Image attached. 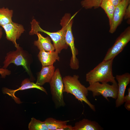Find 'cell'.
<instances>
[{"instance_id":"603a6c76","label":"cell","mask_w":130,"mask_h":130,"mask_svg":"<svg viewBox=\"0 0 130 130\" xmlns=\"http://www.w3.org/2000/svg\"><path fill=\"white\" fill-rule=\"evenodd\" d=\"M11 73V72L6 69L0 68V74L1 77L4 78L6 75H10Z\"/></svg>"},{"instance_id":"484cf974","label":"cell","mask_w":130,"mask_h":130,"mask_svg":"<svg viewBox=\"0 0 130 130\" xmlns=\"http://www.w3.org/2000/svg\"><path fill=\"white\" fill-rule=\"evenodd\" d=\"M113 4L115 6L118 4L122 0H110Z\"/></svg>"},{"instance_id":"4fadbf2b","label":"cell","mask_w":130,"mask_h":130,"mask_svg":"<svg viewBox=\"0 0 130 130\" xmlns=\"http://www.w3.org/2000/svg\"><path fill=\"white\" fill-rule=\"evenodd\" d=\"M55 67L53 65L42 66L40 71L38 73L36 84L40 86L45 83H49L54 74Z\"/></svg>"},{"instance_id":"d4e9b609","label":"cell","mask_w":130,"mask_h":130,"mask_svg":"<svg viewBox=\"0 0 130 130\" xmlns=\"http://www.w3.org/2000/svg\"><path fill=\"white\" fill-rule=\"evenodd\" d=\"M59 130H73V127L71 125H66L63 128Z\"/></svg>"},{"instance_id":"ffe728a7","label":"cell","mask_w":130,"mask_h":130,"mask_svg":"<svg viewBox=\"0 0 130 130\" xmlns=\"http://www.w3.org/2000/svg\"><path fill=\"white\" fill-rule=\"evenodd\" d=\"M29 130H49L46 123L34 117H32L28 124Z\"/></svg>"},{"instance_id":"8fae6325","label":"cell","mask_w":130,"mask_h":130,"mask_svg":"<svg viewBox=\"0 0 130 130\" xmlns=\"http://www.w3.org/2000/svg\"><path fill=\"white\" fill-rule=\"evenodd\" d=\"M116 78L117 81L118 87L116 106L118 107L124 102V93L126 87L130 82V74L127 72L121 75H117Z\"/></svg>"},{"instance_id":"83f0119b","label":"cell","mask_w":130,"mask_h":130,"mask_svg":"<svg viewBox=\"0 0 130 130\" xmlns=\"http://www.w3.org/2000/svg\"><path fill=\"white\" fill-rule=\"evenodd\" d=\"M3 35L2 28L0 27V39H1Z\"/></svg>"},{"instance_id":"ac0fdd59","label":"cell","mask_w":130,"mask_h":130,"mask_svg":"<svg viewBox=\"0 0 130 130\" xmlns=\"http://www.w3.org/2000/svg\"><path fill=\"white\" fill-rule=\"evenodd\" d=\"M100 7L104 11L108 18L110 26L111 24L115 6L110 0H102Z\"/></svg>"},{"instance_id":"6da1fadb","label":"cell","mask_w":130,"mask_h":130,"mask_svg":"<svg viewBox=\"0 0 130 130\" xmlns=\"http://www.w3.org/2000/svg\"><path fill=\"white\" fill-rule=\"evenodd\" d=\"M114 58L103 60L93 69L86 73V81L89 85L96 82L102 83L116 82L113 75L112 65Z\"/></svg>"},{"instance_id":"7402d4cb","label":"cell","mask_w":130,"mask_h":130,"mask_svg":"<svg viewBox=\"0 0 130 130\" xmlns=\"http://www.w3.org/2000/svg\"><path fill=\"white\" fill-rule=\"evenodd\" d=\"M124 18L125 20H127V23L129 24H130V3L128 5L125 10Z\"/></svg>"},{"instance_id":"4316f807","label":"cell","mask_w":130,"mask_h":130,"mask_svg":"<svg viewBox=\"0 0 130 130\" xmlns=\"http://www.w3.org/2000/svg\"><path fill=\"white\" fill-rule=\"evenodd\" d=\"M124 106L126 109L130 111V104L125 103Z\"/></svg>"},{"instance_id":"7c38bea8","label":"cell","mask_w":130,"mask_h":130,"mask_svg":"<svg viewBox=\"0 0 130 130\" xmlns=\"http://www.w3.org/2000/svg\"><path fill=\"white\" fill-rule=\"evenodd\" d=\"M35 88L39 89L43 91L47 94L46 90L43 87L37 85L36 83L31 82L28 78H26L22 82L21 86L18 89L12 90L5 88L3 89V92L11 97L17 103L20 104L21 101L19 98L15 96L16 92L19 90H23L26 89Z\"/></svg>"},{"instance_id":"44dd1931","label":"cell","mask_w":130,"mask_h":130,"mask_svg":"<svg viewBox=\"0 0 130 130\" xmlns=\"http://www.w3.org/2000/svg\"><path fill=\"white\" fill-rule=\"evenodd\" d=\"M102 0H83L81 4L83 7L86 9L93 8L97 9L99 7Z\"/></svg>"},{"instance_id":"52a82bcc","label":"cell","mask_w":130,"mask_h":130,"mask_svg":"<svg viewBox=\"0 0 130 130\" xmlns=\"http://www.w3.org/2000/svg\"><path fill=\"white\" fill-rule=\"evenodd\" d=\"M88 91L92 92L93 96L102 95L107 100L108 97H111L116 99L117 95L118 87L116 82L110 85L107 83L101 84L98 82L89 85L87 87Z\"/></svg>"},{"instance_id":"e0dca14e","label":"cell","mask_w":130,"mask_h":130,"mask_svg":"<svg viewBox=\"0 0 130 130\" xmlns=\"http://www.w3.org/2000/svg\"><path fill=\"white\" fill-rule=\"evenodd\" d=\"M44 121L49 130H59L65 126L69 121L58 120L52 117H49Z\"/></svg>"},{"instance_id":"9a60e30c","label":"cell","mask_w":130,"mask_h":130,"mask_svg":"<svg viewBox=\"0 0 130 130\" xmlns=\"http://www.w3.org/2000/svg\"><path fill=\"white\" fill-rule=\"evenodd\" d=\"M73 130H101L103 128L97 122L84 118L76 123Z\"/></svg>"},{"instance_id":"d6986e66","label":"cell","mask_w":130,"mask_h":130,"mask_svg":"<svg viewBox=\"0 0 130 130\" xmlns=\"http://www.w3.org/2000/svg\"><path fill=\"white\" fill-rule=\"evenodd\" d=\"M13 10L4 7L0 8V26H2L13 22Z\"/></svg>"},{"instance_id":"5bb4252c","label":"cell","mask_w":130,"mask_h":130,"mask_svg":"<svg viewBox=\"0 0 130 130\" xmlns=\"http://www.w3.org/2000/svg\"><path fill=\"white\" fill-rule=\"evenodd\" d=\"M58 54L55 51L46 52L40 50L38 56L42 66H46L53 65L57 60L59 61Z\"/></svg>"},{"instance_id":"9c48e42d","label":"cell","mask_w":130,"mask_h":130,"mask_svg":"<svg viewBox=\"0 0 130 130\" xmlns=\"http://www.w3.org/2000/svg\"><path fill=\"white\" fill-rule=\"evenodd\" d=\"M130 3V0H122L115 6L113 14L112 20L110 26L109 32L113 33L121 23L124 18L125 10Z\"/></svg>"},{"instance_id":"2e32d148","label":"cell","mask_w":130,"mask_h":130,"mask_svg":"<svg viewBox=\"0 0 130 130\" xmlns=\"http://www.w3.org/2000/svg\"><path fill=\"white\" fill-rule=\"evenodd\" d=\"M36 34L38 36V39L34 41V44L39 50L46 52L54 51V46L51 42L50 37L48 36L44 37L39 32H37Z\"/></svg>"},{"instance_id":"277c9868","label":"cell","mask_w":130,"mask_h":130,"mask_svg":"<svg viewBox=\"0 0 130 130\" xmlns=\"http://www.w3.org/2000/svg\"><path fill=\"white\" fill-rule=\"evenodd\" d=\"M78 12L76 13L72 16L69 13H66L61 20L60 23L64 29L65 42L70 47L72 53L70 65L74 67L78 66L79 63L78 60L76 57V56L78 54V51L75 46L72 27L73 18Z\"/></svg>"},{"instance_id":"7a4b0ae2","label":"cell","mask_w":130,"mask_h":130,"mask_svg":"<svg viewBox=\"0 0 130 130\" xmlns=\"http://www.w3.org/2000/svg\"><path fill=\"white\" fill-rule=\"evenodd\" d=\"M79 78V76L77 75L64 77L62 78L64 86V92L73 95L79 101L84 102L92 110L95 111L94 105L90 103L87 98L88 91L87 88L81 83L78 80Z\"/></svg>"},{"instance_id":"30bf717a","label":"cell","mask_w":130,"mask_h":130,"mask_svg":"<svg viewBox=\"0 0 130 130\" xmlns=\"http://www.w3.org/2000/svg\"><path fill=\"white\" fill-rule=\"evenodd\" d=\"M5 31L6 39L11 42L15 47L18 44L16 40L18 39L24 32V28L22 25L13 22L2 26Z\"/></svg>"},{"instance_id":"3957f363","label":"cell","mask_w":130,"mask_h":130,"mask_svg":"<svg viewBox=\"0 0 130 130\" xmlns=\"http://www.w3.org/2000/svg\"><path fill=\"white\" fill-rule=\"evenodd\" d=\"M15 47L16 50L10 51L6 53L2 68L6 69L11 63L17 66H22L32 79L34 80L30 68L32 59L30 54L20 46L19 44Z\"/></svg>"},{"instance_id":"ba28073f","label":"cell","mask_w":130,"mask_h":130,"mask_svg":"<svg viewBox=\"0 0 130 130\" xmlns=\"http://www.w3.org/2000/svg\"><path fill=\"white\" fill-rule=\"evenodd\" d=\"M130 41V26L127 27L116 39L113 46L108 50L103 60L115 57L121 52Z\"/></svg>"},{"instance_id":"5b68a950","label":"cell","mask_w":130,"mask_h":130,"mask_svg":"<svg viewBox=\"0 0 130 130\" xmlns=\"http://www.w3.org/2000/svg\"><path fill=\"white\" fill-rule=\"evenodd\" d=\"M31 29L29 32L30 35L36 34L37 32H44L50 37L53 41L55 51L60 53L63 49H67L68 46L66 43L65 39V33L64 28L58 31L51 32L43 29L40 26L39 23L35 19H33L30 23Z\"/></svg>"},{"instance_id":"cb8c5ba5","label":"cell","mask_w":130,"mask_h":130,"mask_svg":"<svg viewBox=\"0 0 130 130\" xmlns=\"http://www.w3.org/2000/svg\"><path fill=\"white\" fill-rule=\"evenodd\" d=\"M128 94L124 97V102L126 104H130V88L128 89Z\"/></svg>"},{"instance_id":"8992f818","label":"cell","mask_w":130,"mask_h":130,"mask_svg":"<svg viewBox=\"0 0 130 130\" xmlns=\"http://www.w3.org/2000/svg\"><path fill=\"white\" fill-rule=\"evenodd\" d=\"M50 90L52 100L55 108L65 106L63 93L64 89L62 78L58 68L55 71L53 76L50 82Z\"/></svg>"}]
</instances>
